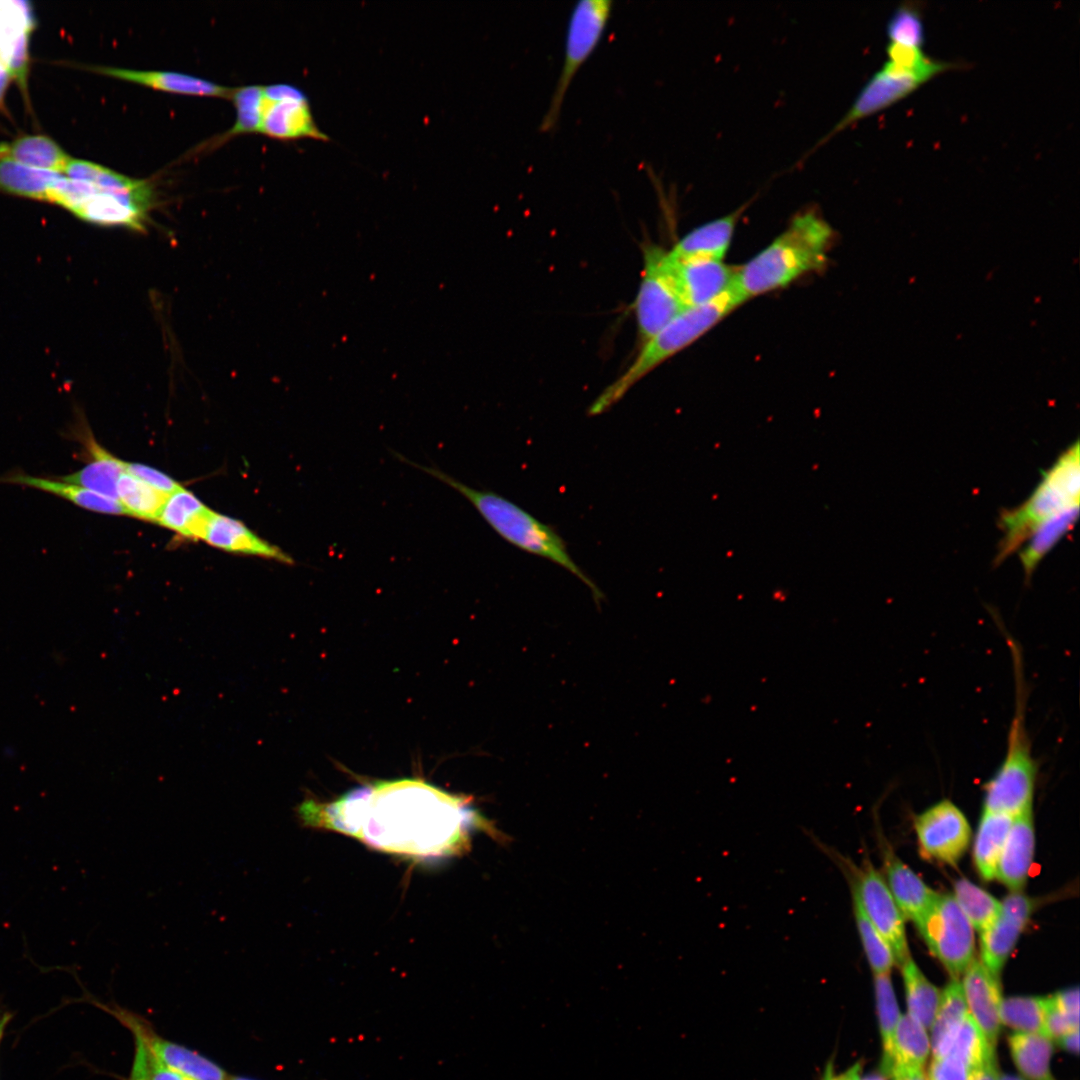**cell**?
I'll list each match as a JSON object with an SVG mask.
<instances>
[{"instance_id": "obj_1", "label": "cell", "mask_w": 1080, "mask_h": 1080, "mask_svg": "<svg viewBox=\"0 0 1080 1080\" xmlns=\"http://www.w3.org/2000/svg\"><path fill=\"white\" fill-rule=\"evenodd\" d=\"M305 827L352 836L370 848L413 859L462 853L488 822L471 799L420 779H400L352 789L332 802L305 798L295 809Z\"/></svg>"}, {"instance_id": "obj_2", "label": "cell", "mask_w": 1080, "mask_h": 1080, "mask_svg": "<svg viewBox=\"0 0 1080 1080\" xmlns=\"http://www.w3.org/2000/svg\"><path fill=\"white\" fill-rule=\"evenodd\" d=\"M834 235L831 225L816 209L799 212L771 243L737 267L734 288L746 302L822 270Z\"/></svg>"}, {"instance_id": "obj_3", "label": "cell", "mask_w": 1080, "mask_h": 1080, "mask_svg": "<svg viewBox=\"0 0 1080 1080\" xmlns=\"http://www.w3.org/2000/svg\"><path fill=\"white\" fill-rule=\"evenodd\" d=\"M399 460L424 471L463 495L487 524L506 542L516 548L544 558L572 573L591 591L595 602L603 594L593 580L576 564L567 544L551 526L539 521L529 512L492 491L474 489L436 467L422 466L396 454Z\"/></svg>"}, {"instance_id": "obj_4", "label": "cell", "mask_w": 1080, "mask_h": 1080, "mask_svg": "<svg viewBox=\"0 0 1080 1080\" xmlns=\"http://www.w3.org/2000/svg\"><path fill=\"white\" fill-rule=\"evenodd\" d=\"M745 300L732 287L713 301L688 307L641 345L634 361L588 407L589 416L601 415L666 360L706 334Z\"/></svg>"}, {"instance_id": "obj_5", "label": "cell", "mask_w": 1080, "mask_h": 1080, "mask_svg": "<svg viewBox=\"0 0 1080 1080\" xmlns=\"http://www.w3.org/2000/svg\"><path fill=\"white\" fill-rule=\"evenodd\" d=\"M1079 457V443L1075 441L1043 473L1041 482L1024 503L1000 514L1003 538L994 560L996 564L1019 549L1042 522L1079 505Z\"/></svg>"}, {"instance_id": "obj_6", "label": "cell", "mask_w": 1080, "mask_h": 1080, "mask_svg": "<svg viewBox=\"0 0 1080 1080\" xmlns=\"http://www.w3.org/2000/svg\"><path fill=\"white\" fill-rule=\"evenodd\" d=\"M1009 642L1016 675L1015 711L1008 732L1005 756L994 776L985 785L984 801L994 811L1014 815L1032 806L1037 763L1025 725V690L1020 653L1013 639H1009Z\"/></svg>"}, {"instance_id": "obj_7", "label": "cell", "mask_w": 1080, "mask_h": 1080, "mask_svg": "<svg viewBox=\"0 0 1080 1080\" xmlns=\"http://www.w3.org/2000/svg\"><path fill=\"white\" fill-rule=\"evenodd\" d=\"M814 845L842 872L848 881L852 898L890 947L894 961L900 967L910 958L903 914L897 906L884 878L864 860L856 866L834 847L808 833Z\"/></svg>"}, {"instance_id": "obj_8", "label": "cell", "mask_w": 1080, "mask_h": 1080, "mask_svg": "<svg viewBox=\"0 0 1080 1080\" xmlns=\"http://www.w3.org/2000/svg\"><path fill=\"white\" fill-rule=\"evenodd\" d=\"M642 248L643 269L634 303L641 345L688 308L670 251L650 242Z\"/></svg>"}, {"instance_id": "obj_9", "label": "cell", "mask_w": 1080, "mask_h": 1080, "mask_svg": "<svg viewBox=\"0 0 1080 1080\" xmlns=\"http://www.w3.org/2000/svg\"><path fill=\"white\" fill-rule=\"evenodd\" d=\"M612 9L611 0H581L574 5L567 25L562 66L539 125L541 132H550L556 127L571 83L599 44Z\"/></svg>"}, {"instance_id": "obj_10", "label": "cell", "mask_w": 1080, "mask_h": 1080, "mask_svg": "<svg viewBox=\"0 0 1080 1080\" xmlns=\"http://www.w3.org/2000/svg\"><path fill=\"white\" fill-rule=\"evenodd\" d=\"M930 952L958 979L974 959V929L951 895H938L916 922Z\"/></svg>"}, {"instance_id": "obj_11", "label": "cell", "mask_w": 1080, "mask_h": 1080, "mask_svg": "<svg viewBox=\"0 0 1080 1080\" xmlns=\"http://www.w3.org/2000/svg\"><path fill=\"white\" fill-rule=\"evenodd\" d=\"M259 133L281 140H328L317 126L304 93L287 84L263 86Z\"/></svg>"}, {"instance_id": "obj_12", "label": "cell", "mask_w": 1080, "mask_h": 1080, "mask_svg": "<svg viewBox=\"0 0 1080 1080\" xmlns=\"http://www.w3.org/2000/svg\"><path fill=\"white\" fill-rule=\"evenodd\" d=\"M920 849L928 858L954 865L968 848L971 829L962 811L942 800L915 819Z\"/></svg>"}, {"instance_id": "obj_13", "label": "cell", "mask_w": 1080, "mask_h": 1080, "mask_svg": "<svg viewBox=\"0 0 1080 1080\" xmlns=\"http://www.w3.org/2000/svg\"><path fill=\"white\" fill-rule=\"evenodd\" d=\"M110 1013L131 1032H137L149 1053L165 1066L194 1080H228L229 1074L218 1064L189 1048L159 1036L144 1018L122 1008Z\"/></svg>"}, {"instance_id": "obj_14", "label": "cell", "mask_w": 1080, "mask_h": 1080, "mask_svg": "<svg viewBox=\"0 0 1080 1080\" xmlns=\"http://www.w3.org/2000/svg\"><path fill=\"white\" fill-rule=\"evenodd\" d=\"M927 81L923 76L898 70L886 62L865 84L847 113L822 142L847 126L899 102Z\"/></svg>"}, {"instance_id": "obj_15", "label": "cell", "mask_w": 1080, "mask_h": 1080, "mask_svg": "<svg viewBox=\"0 0 1080 1080\" xmlns=\"http://www.w3.org/2000/svg\"><path fill=\"white\" fill-rule=\"evenodd\" d=\"M1032 906L1030 898L1019 891L1012 892L1001 902L996 920L980 933L981 962L995 976L999 977L1013 951L1030 918Z\"/></svg>"}, {"instance_id": "obj_16", "label": "cell", "mask_w": 1080, "mask_h": 1080, "mask_svg": "<svg viewBox=\"0 0 1080 1080\" xmlns=\"http://www.w3.org/2000/svg\"><path fill=\"white\" fill-rule=\"evenodd\" d=\"M968 1012L978 1025L992 1048H996L1002 1001L999 977L992 974L984 964L973 959L961 982Z\"/></svg>"}, {"instance_id": "obj_17", "label": "cell", "mask_w": 1080, "mask_h": 1080, "mask_svg": "<svg viewBox=\"0 0 1080 1080\" xmlns=\"http://www.w3.org/2000/svg\"><path fill=\"white\" fill-rule=\"evenodd\" d=\"M673 260L680 291L687 307L709 303L733 285L737 268L726 265L723 261L698 258Z\"/></svg>"}, {"instance_id": "obj_18", "label": "cell", "mask_w": 1080, "mask_h": 1080, "mask_svg": "<svg viewBox=\"0 0 1080 1080\" xmlns=\"http://www.w3.org/2000/svg\"><path fill=\"white\" fill-rule=\"evenodd\" d=\"M34 19L26 1H5L0 10V60L10 76L26 87L27 42Z\"/></svg>"}, {"instance_id": "obj_19", "label": "cell", "mask_w": 1080, "mask_h": 1080, "mask_svg": "<svg viewBox=\"0 0 1080 1080\" xmlns=\"http://www.w3.org/2000/svg\"><path fill=\"white\" fill-rule=\"evenodd\" d=\"M76 439L82 444L88 462L80 470L58 479L117 499V482L126 472V461L100 445L86 426L78 428Z\"/></svg>"}, {"instance_id": "obj_20", "label": "cell", "mask_w": 1080, "mask_h": 1080, "mask_svg": "<svg viewBox=\"0 0 1080 1080\" xmlns=\"http://www.w3.org/2000/svg\"><path fill=\"white\" fill-rule=\"evenodd\" d=\"M1034 826L1032 811L1014 818L1001 851L996 875L1012 892L1025 885L1034 854Z\"/></svg>"}, {"instance_id": "obj_21", "label": "cell", "mask_w": 1080, "mask_h": 1080, "mask_svg": "<svg viewBox=\"0 0 1080 1080\" xmlns=\"http://www.w3.org/2000/svg\"><path fill=\"white\" fill-rule=\"evenodd\" d=\"M203 540L227 552L264 557L288 565L294 564V559L289 554L257 536L242 522L216 512L208 523Z\"/></svg>"}, {"instance_id": "obj_22", "label": "cell", "mask_w": 1080, "mask_h": 1080, "mask_svg": "<svg viewBox=\"0 0 1080 1080\" xmlns=\"http://www.w3.org/2000/svg\"><path fill=\"white\" fill-rule=\"evenodd\" d=\"M64 173L70 179L88 182L149 212L155 205L154 186L146 179L131 178L99 164L73 158H70Z\"/></svg>"}, {"instance_id": "obj_23", "label": "cell", "mask_w": 1080, "mask_h": 1080, "mask_svg": "<svg viewBox=\"0 0 1080 1080\" xmlns=\"http://www.w3.org/2000/svg\"><path fill=\"white\" fill-rule=\"evenodd\" d=\"M746 206L744 204L723 217L692 229L669 250L670 254L678 260L698 258L723 261Z\"/></svg>"}, {"instance_id": "obj_24", "label": "cell", "mask_w": 1080, "mask_h": 1080, "mask_svg": "<svg viewBox=\"0 0 1080 1080\" xmlns=\"http://www.w3.org/2000/svg\"><path fill=\"white\" fill-rule=\"evenodd\" d=\"M95 72L137 83L160 91L229 98L233 88L206 79L173 71L134 70L129 68L93 66Z\"/></svg>"}, {"instance_id": "obj_25", "label": "cell", "mask_w": 1080, "mask_h": 1080, "mask_svg": "<svg viewBox=\"0 0 1080 1080\" xmlns=\"http://www.w3.org/2000/svg\"><path fill=\"white\" fill-rule=\"evenodd\" d=\"M887 886L903 916L915 923L928 911L937 894L888 850L884 853Z\"/></svg>"}, {"instance_id": "obj_26", "label": "cell", "mask_w": 1080, "mask_h": 1080, "mask_svg": "<svg viewBox=\"0 0 1080 1080\" xmlns=\"http://www.w3.org/2000/svg\"><path fill=\"white\" fill-rule=\"evenodd\" d=\"M0 483L38 489L68 500L89 511L110 515H127L126 510L117 499L65 481L13 472L0 476Z\"/></svg>"}, {"instance_id": "obj_27", "label": "cell", "mask_w": 1080, "mask_h": 1080, "mask_svg": "<svg viewBox=\"0 0 1080 1080\" xmlns=\"http://www.w3.org/2000/svg\"><path fill=\"white\" fill-rule=\"evenodd\" d=\"M928 1030L908 1014L901 1015L896 1025L891 1048L882 1060V1073L899 1068H924L931 1052Z\"/></svg>"}, {"instance_id": "obj_28", "label": "cell", "mask_w": 1080, "mask_h": 1080, "mask_svg": "<svg viewBox=\"0 0 1080 1080\" xmlns=\"http://www.w3.org/2000/svg\"><path fill=\"white\" fill-rule=\"evenodd\" d=\"M214 511L184 487L166 498L156 523L177 534L202 539Z\"/></svg>"}, {"instance_id": "obj_29", "label": "cell", "mask_w": 1080, "mask_h": 1080, "mask_svg": "<svg viewBox=\"0 0 1080 1080\" xmlns=\"http://www.w3.org/2000/svg\"><path fill=\"white\" fill-rule=\"evenodd\" d=\"M0 157L60 174L64 173L70 160L56 142L44 135H26L9 143H1Z\"/></svg>"}, {"instance_id": "obj_30", "label": "cell", "mask_w": 1080, "mask_h": 1080, "mask_svg": "<svg viewBox=\"0 0 1080 1080\" xmlns=\"http://www.w3.org/2000/svg\"><path fill=\"white\" fill-rule=\"evenodd\" d=\"M968 1013L961 982L953 978L940 992L937 1011L929 1029L933 1057L945 1055L954 1034Z\"/></svg>"}, {"instance_id": "obj_31", "label": "cell", "mask_w": 1080, "mask_h": 1080, "mask_svg": "<svg viewBox=\"0 0 1080 1080\" xmlns=\"http://www.w3.org/2000/svg\"><path fill=\"white\" fill-rule=\"evenodd\" d=\"M1014 817L983 812L976 833L973 857L980 876L986 881L996 875L997 863L1011 828Z\"/></svg>"}, {"instance_id": "obj_32", "label": "cell", "mask_w": 1080, "mask_h": 1080, "mask_svg": "<svg viewBox=\"0 0 1080 1080\" xmlns=\"http://www.w3.org/2000/svg\"><path fill=\"white\" fill-rule=\"evenodd\" d=\"M1079 505L1069 507L1042 522L1027 539L1020 553V562L1029 580L1040 561L1074 526Z\"/></svg>"}, {"instance_id": "obj_33", "label": "cell", "mask_w": 1080, "mask_h": 1080, "mask_svg": "<svg viewBox=\"0 0 1080 1080\" xmlns=\"http://www.w3.org/2000/svg\"><path fill=\"white\" fill-rule=\"evenodd\" d=\"M1053 1041L1043 1034L1013 1033L1008 1040L1011 1057L1027 1080H1056L1051 1071Z\"/></svg>"}, {"instance_id": "obj_34", "label": "cell", "mask_w": 1080, "mask_h": 1080, "mask_svg": "<svg viewBox=\"0 0 1080 1080\" xmlns=\"http://www.w3.org/2000/svg\"><path fill=\"white\" fill-rule=\"evenodd\" d=\"M60 173L23 165L0 157V191L35 199L47 200Z\"/></svg>"}, {"instance_id": "obj_35", "label": "cell", "mask_w": 1080, "mask_h": 1080, "mask_svg": "<svg viewBox=\"0 0 1080 1080\" xmlns=\"http://www.w3.org/2000/svg\"><path fill=\"white\" fill-rule=\"evenodd\" d=\"M901 968L907 1014L929 1031L939 1004L940 991L925 977L911 957Z\"/></svg>"}, {"instance_id": "obj_36", "label": "cell", "mask_w": 1080, "mask_h": 1080, "mask_svg": "<svg viewBox=\"0 0 1080 1080\" xmlns=\"http://www.w3.org/2000/svg\"><path fill=\"white\" fill-rule=\"evenodd\" d=\"M168 496L124 472L117 482V499L127 515L156 522Z\"/></svg>"}, {"instance_id": "obj_37", "label": "cell", "mask_w": 1080, "mask_h": 1080, "mask_svg": "<svg viewBox=\"0 0 1080 1080\" xmlns=\"http://www.w3.org/2000/svg\"><path fill=\"white\" fill-rule=\"evenodd\" d=\"M1048 997L1015 996L1002 999L1000 1022L1015 1033L1043 1034Z\"/></svg>"}, {"instance_id": "obj_38", "label": "cell", "mask_w": 1080, "mask_h": 1080, "mask_svg": "<svg viewBox=\"0 0 1080 1080\" xmlns=\"http://www.w3.org/2000/svg\"><path fill=\"white\" fill-rule=\"evenodd\" d=\"M953 897L973 929L979 933L985 931L1000 912L1001 902L966 879H960L955 883Z\"/></svg>"}, {"instance_id": "obj_39", "label": "cell", "mask_w": 1080, "mask_h": 1080, "mask_svg": "<svg viewBox=\"0 0 1080 1080\" xmlns=\"http://www.w3.org/2000/svg\"><path fill=\"white\" fill-rule=\"evenodd\" d=\"M945 1055L961 1060L973 1070L993 1057L995 1049L990 1046L968 1013L954 1034Z\"/></svg>"}, {"instance_id": "obj_40", "label": "cell", "mask_w": 1080, "mask_h": 1080, "mask_svg": "<svg viewBox=\"0 0 1080 1080\" xmlns=\"http://www.w3.org/2000/svg\"><path fill=\"white\" fill-rule=\"evenodd\" d=\"M853 914L867 961L874 975L889 974L895 964L892 951L870 922L857 900L852 898Z\"/></svg>"}, {"instance_id": "obj_41", "label": "cell", "mask_w": 1080, "mask_h": 1080, "mask_svg": "<svg viewBox=\"0 0 1080 1080\" xmlns=\"http://www.w3.org/2000/svg\"><path fill=\"white\" fill-rule=\"evenodd\" d=\"M890 43L921 48L925 41L920 2L908 1L899 5L887 23Z\"/></svg>"}, {"instance_id": "obj_42", "label": "cell", "mask_w": 1080, "mask_h": 1080, "mask_svg": "<svg viewBox=\"0 0 1080 1080\" xmlns=\"http://www.w3.org/2000/svg\"><path fill=\"white\" fill-rule=\"evenodd\" d=\"M263 86L248 85L233 88L230 99L236 108L234 125L219 139L222 141L243 133H259Z\"/></svg>"}, {"instance_id": "obj_43", "label": "cell", "mask_w": 1080, "mask_h": 1080, "mask_svg": "<svg viewBox=\"0 0 1080 1080\" xmlns=\"http://www.w3.org/2000/svg\"><path fill=\"white\" fill-rule=\"evenodd\" d=\"M874 994L884 1060L889 1054L894 1031L901 1016L889 974L874 975Z\"/></svg>"}, {"instance_id": "obj_44", "label": "cell", "mask_w": 1080, "mask_h": 1080, "mask_svg": "<svg viewBox=\"0 0 1080 1080\" xmlns=\"http://www.w3.org/2000/svg\"><path fill=\"white\" fill-rule=\"evenodd\" d=\"M125 471L167 496L183 488L167 474L145 464L126 462Z\"/></svg>"}, {"instance_id": "obj_45", "label": "cell", "mask_w": 1080, "mask_h": 1080, "mask_svg": "<svg viewBox=\"0 0 1080 1080\" xmlns=\"http://www.w3.org/2000/svg\"><path fill=\"white\" fill-rule=\"evenodd\" d=\"M970 1072L961 1060L944 1055L932 1058L925 1075L926 1080H969Z\"/></svg>"}, {"instance_id": "obj_46", "label": "cell", "mask_w": 1080, "mask_h": 1080, "mask_svg": "<svg viewBox=\"0 0 1080 1080\" xmlns=\"http://www.w3.org/2000/svg\"><path fill=\"white\" fill-rule=\"evenodd\" d=\"M1057 1009L1068 1019L1073 1027L1079 1028V991L1077 987L1068 988L1051 996Z\"/></svg>"}, {"instance_id": "obj_47", "label": "cell", "mask_w": 1080, "mask_h": 1080, "mask_svg": "<svg viewBox=\"0 0 1080 1080\" xmlns=\"http://www.w3.org/2000/svg\"><path fill=\"white\" fill-rule=\"evenodd\" d=\"M135 1050L132 1068L128 1080H150L148 1050L141 1036L132 1031Z\"/></svg>"}, {"instance_id": "obj_48", "label": "cell", "mask_w": 1080, "mask_h": 1080, "mask_svg": "<svg viewBox=\"0 0 1080 1080\" xmlns=\"http://www.w3.org/2000/svg\"><path fill=\"white\" fill-rule=\"evenodd\" d=\"M146 1046V1045H145ZM148 1050V1049H147ZM150 1080H194L155 1059L148 1051Z\"/></svg>"}, {"instance_id": "obj_49", "label": "cell", "mask_w": 1080, "mask_h": 1080, "mask_svg": "<svg viewBox=\"0 0 1080 1080\" xmlns=\"http://www.w3.org/2000/svg\"><path fill=\"white\" fill-rule=\"evenodd\" d=\"M999 1074L994 1055L983 1065L971 1070L969 1080H998Z\"/></svg>"}, {"instance_id": "obj_50", "label": "cell", "mask_w": 1080, "mask_h": 1080, "mask_svg": "<svg viewBox=\"0 0 1080 1080\" xmlns=\"http://www.w3.org/2000/svg\"><path fill=\"white\" fill-rule=\"evenodd\" d=\"M891 1080H926L924 1068H899L890 1072Z\"/></svg>"}, {"instance_id": "obj_51", "label": "cell", "mask_w": 1080, "mask_h": 1080, "mask_svg": "<svg viewBox=\"0 0 1080 1080\" xmlns=\"http://www.w3.org/2000/svg\"><path fill=\"white\" fill-rule=\"evenodd\" d=\"M861 1079V1066L855 1064L840 1075H834L831 1066L826 1070L823 1080H860Z\"/></svg>"}, {"instance_id": "obj_52", "label": "cell", "mask_w": 1080, "mask_h": 1080, "mask_svg": "<svg viewBox=\"0 0 1080 1080\" xmlns=\"http://www.w3.org/2000/svg\"><path fill=\"white\" fill-rule=\"evenodd\" d=\"M1064 1050L1077 1054L1079 1050V1029H1074L1056 1041Z\"/></svg>"}, {"instance_id": "obj_53", "label": "cell", "mask_w": 1080, "mask_h": 1080, "mask_svg": "<svg viewBox=\"0 0 1080 1080\" xmlns=\"http://www.w3.org/2000/svg\"><path fill=\"white\" fill-rule=\"evenodd\" d=\"M10 74L5 66L0 62V105L9 82Z\"/></svg>"}, {"instance_id": "obj_54", "label": "cell", "mask_w": 1080, "mask_h": 1080, "mask_svg": "<svg viewBox=\"0 0 1080 1080\" xmlns=\"http://www.w3.org/2000/svg\"><path fill=\"white\" fill-rule=\"evenodd\" d=\"M860 1080H888V1077L886 1075H884L882 1072H880V1073H873V1074L867 1075L865 1077H861Z\"/></svg>"}, {"instance_id": "obj_55", "label": "cell", "mask_w": 1080, "mask_h": 1080, "mask_svg": "<svg viewBox=\"0 0 1080 1080\" xmlns=\"http://www.w3.org/2000/svg\"><path fill=\"white\" fill-rule=\"evenodd\" d=\"M9 1019H10V1016H9V1015H4V1016H2V1017L0 1018V1041H1V1039H2V1036H3V1034H4V1030H5V1027H6V1025H7V1023H8V1021H9Z\"/></svg>"}, {"instance_id": "obj_56", "label": "cell", "mask_w": 1080, "mask_h": 1080, "mask_svg": "<svg viewBox=\"0 0 1080 1080\" xmlns=\"http://www.w3.org/2000/svg\"><path fill=\"white\" fill-rule=\"evenodd\" d=\"M998 1080H1024V1078L1015 1075L999 1074Z\"/></svg>"}, {"instance_id": "obj_57", "label": "cell", "mask_w": 1080, "mask_h": 1080, "mask_svg": "<svg viewBox=\"0 0 1080 1080\" xmlns=\"http://www.w3.org/2000/svg\"><path fill=\"white\" fill-rule=\"evenodd\" d=\"M228 1080H255L249 1077L229 1075Z\"/></svg>"}, {"instance_id": "obj_58", "label": "cell", "mask_w": 1080, "mask_h": 1080, "mask_svg": "<svg viewBox=\"0 0 1080 1080\" xmlns=\"http://www.w3.org/2000/svg\"><path fill=\"white\" fill-rule=\"evenodd\" d=\"M4 3H5V1H0V10L3 7Z\"/></svg>"}]
</instances>
